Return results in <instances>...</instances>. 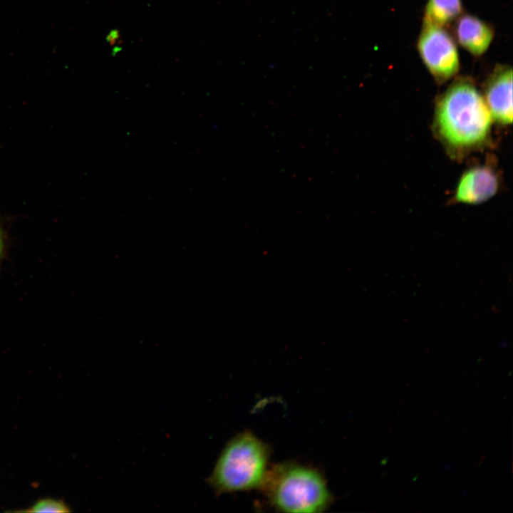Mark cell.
Instances as JSON below:
<instances>
[{
  "label": "cell",
  "instance_id": "30bf717a",
  "mask_svg": "<svg viewBox=\"0 0 513 513\" xmlns=\"http://www.w3.org/2000/svg\"><path fill=\"white\" fill-rule=\"evenodd\" d=\"M7 252V236L2 222L0 221V264L4 259Z\"/></svg>",
  "mask_w": 513,
  "mask_h": 513
},
{
  "label": "cell",
  "instance_id": "6da1fadb",
  "mask_svg": "<svg viewBox=\"0 0 513 513\" xmlns=\"http://www.w3.org/2000/svg\"><path fill=\"white\" fill-rule=\"evenodd\" d=\"M493 122L474 81L460 77L437 98L432 132L446 153L461 160L489 144Z\"/></svg>",
  "mask_w": 513,
  "mask_h": 513
},
{
  "label": "cell",
  "instance_id": "8992f818",
  "mask_svg": "<svg viewBox=\"0 0 513 513\" xmlns=\"http://www.w3.org/2000/svg\"><path fill=\"white\" fill-rule=\"evenodd\" d=\"M493 120L501 125L512 122V69L498 65L486 79L482 93Z\"/></svg>",
  "mask_w": 513,
  "mask_h": 513
},
{
  "label": "cell",
  "instance_id": "52a82bcc",
  "mask_svg": "<svg viewBox=\"0 0 513 513\" xmlns=\"http://www.w3.org/2000/svg\"><path fill=\"white\" fill-rule=\"evenodd\" d=\"M453 31L454 38L475 56L483 55L494 36V31L490 24L469 14L460 15L455 20Z\"/></svg>",
  "mask_w": 513,
  "mask_h": 513
},
{
  "label": "cell",
  "instance_id": "9c48e42d",
  "mask_svg": "<svg viewBox=\"0 0 513 513\" xmlns=\"http://www.w3.org/2000/svg\"><path fill=\"white\" fill-rule=\"evenodd\" d=\"M29 512H68V507L63 502L53 498H44L37 501L29 509Z\"/></svg>",
  "mask_w": 513,
  "mask_h": 513
},
{
  "label": "cell",
  "instance_id": "3957f363",
  "mask_svg": "<svg viewBox=\"0 0 513 513\" xmlns=\"http://www.w3.org/2000/svg\"><path fill=\"white\" fill-rule=\"evenodd\" d=\"M270 455L269 446L250 431L232 438L223 448L206 482L217 496L259 489Z\"/></svg>",
  "mask_w": 513,
  "mask_h": 513
},
{
  "label": "cell",
  "instance_id": "ba28073f",
  "mask_svg": "<svg viewBox=\"0 0 513 513\" xmlns=\"http://www.w3.org/2000/svg\"><path fill=\"white\" fill-rule=\"evenodd\" d=\"M462 0H428L423 24L445 27L462 13Z\"/></svg>",
  "mask_w": 513,
  "mask_h": 513
},
{
  "label": "cell",
  "instance_id": "5b68a950",
  "mask_svg": "<svg viewBox=\"0 0 513 513\" xmlns=\"http://www.w3.org/2000/svg\"><path fill=\"white\" fill-rule=\"evenodd\" d=\"M500 182L499 174L492 162L472 166L462 173L452 200L472 205L485 202L497 193Z\"/></svg>",
  "mask_w": 513,
  "mask_h": 513
},
{
  "label": "cell",
  "instance_id": "8fae6325",
  "mask_svg": "<svg viewBox=\"0 0 513 513\" xmlns=\"http://www.w3.org/2000/svg\"><path fill=\"white\" fill-rule=\"evenodd\" d=\"M116 32H117L116 31H113L109 34V36H108V41L109 42H111V41L115 42V41L117 40V38H118V33Z\"/></svg>",
  "mask_w": 513,
  "mask_h": 513
},
{
  "label": "cell",
  "instance_id": "7a4b0ae2",
  "mask_svg": "<svg viewBox=\"0 0 513 513\" xmlns=\"http://www.w3.org/2000/svg\"><path fill=\"white\" fill-rule=\"evenodd\" d=\"M259 489L272 507L286 512H323L333 500L317 470L293 462L268 469Z\"/></svg>",
  "mask_w": 513,
  "mask_h": 513
},
{
  "label": "cell",
  "instance_id": "277c9868",
  "mask_svg": "<svg viewBox=\"0 0 513 513\" xmlns=\"http://www.w3.org/2000/svg\"><path fill=\"white\" fill-rule=\"evenodd\" d=\"M417 50L437 84L446 83L458 73L460 63L457 44L444 27L423 24Z\"/></svg>",
  "mask_w": 513,
  "mask_h": 513
}]
</instances>
